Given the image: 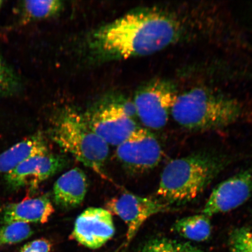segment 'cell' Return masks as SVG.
<instances>
[{"label":"cell","mask_w":252,"mask_h":252,"mask_svg":"<svg viewBox=\"0 0 252 252\" xmlns=\"http://www.w3.org/2000/svg\"><path fill=\"white\" fill-rule=\"evenodd\" d=\"M87 189L86 173L83 170L75 168L66 172L56 181L53 187V199L62 209H73L83 202Z\"/></svg>","instance_id":"13"},{"label":"cell","mask_w":252,"mask_h":252,"mask_svg":"<svg viewBox=\"0 0 252 252\" xmlns=\"http://www.w3.org/2000/svg\"><path fill=\"white\" fill-rule=\"evenodd\" d=\"M51 244L46 239H36L25 244L20 252H50Z\"/></svg>","instance_id":"21"},{"label":"cell","mask_w":252,"mask_h":252,"mask_svg":"<svg viewBox=\"0 0 252 252\" xmlns=\"http://www.w3.org/2000/svg\"><path fill=\"white\" fill-rule=\"evenodd\" d=\"M168 204L151 197L126 193L112 198L106 207L121 218L127 225L126 245L130 244L142 225L156 214L169 210Z\"/></svg>","instance_id":"8"},{"label":"cell","mask_w":252,"mask_h":252,"mask_svg":"<svg viewBox=\"0 0 252 252\" xmlns=\"http://www.w3.org/2000/svg\"><path fill=\"white\" fill-rule=\"evenodd\" d=\"M139 252H203L187 242L168 238H156L147 242Z\"/></svg>","instance_id":"17"},{"label":"cell","mask_w":252,"mask_h":252,"mask_svg":"<svg viewBox=\"0 0 252 252\" xmlns=\"http://www.w3.org/2000/svg\"><path fill=\"white\" fill-rule=\"evenodd\" d=\"M54 212V207L48 197H27L20 202L9 204L3 208L0 221L2 225L12 223H45Z\"/></svg>","instance_id":"12"},{"label":"cell","mask_w":252,"mask_h":252,"mask_svg":"<svg viewBox=\"0 0 252 252\" xmlns=\"http://www.w3.org/2000/svg\"><path fill=\"white\" fill-rule=\"evenodd\" d=\"M48 154V146L42 135L25 138L0 154V174H7L31 158Z\"/></svg>","instance_id":"14"},{"label":"cell","mask_w":252,"mask_h":252,"mask_svg":"<svg viewBox=\"0 0 252 252\" xmlns=\"http://www.w3.org/2000/svg\"><path fill=\"white\" fill-rule=\"evenodd\" d=\"M116 154L119 161L128 171L141 173L159 164L162 151L152 133L146 128L138 127L117 147Z\"/></svg>","instance_id":"7"},{"label":"cell","mask_w":252,"mask_h":252,"mask_svg":"<svg viewBox=\"0 0 252 252\" xmlns=\"http://www.w3.org/2000/svg\"><path fill=\"white\" fill-rule=\"evenodd\" d=\"M84 115L91 128L108 146L118 147L138 128L133 102L122 97L104 99Z\"/></svg>","instance_id":"5"},{"label":"cell","mask_w":252,"mask_h":252,"mask_svg":"<svg viewBox=\"0 0 252 252\" xmlns=\"http://www.w3.org/2000/svg\"><path fill=\"white\" fill-rule=\"evenodd\" d=\"M115 233L112 214L102 208L90 207L77 217L72 235L84 247L96 250L108 242Z\"/></svg>","instance_id":"10"},{"label":"cell","mask_w":252,"mask_h":252,"mask_svg":"<svg viewBox=\"0 0 252 252\" xmlns=\"http://www.w3.org/2000/svg\"><path fill=\"white\" fill-rule=\"evenodd\" d=\"M2 1H0V7H1V6L2 5Z\"/></svg>","instance_id":"22"},{"label":"cell","mask_w":252,"mask_h":252,"mask_svg":"<svg viewBox=\"0 0 252 252\" xmlns=\"http://www.w3.org/2000/svg\"><path fill=\"white\" fill-rule=\"evenodd\" d=\"M31 226L24 223H12L0 226V248L20 243L33 234Z\"/></svg>","instance_id":"18"},{"label":"cell","mask_w":252,"mask_h":252,"mask_svg":"<svg viewBox=\"0 0 252 252\" xmlns=\"http://www.w3.org/2000/svg\"><path fill=\"white\" fill-rule=\"evenodd\" d=\"M65 164L64 158L50 154L33 157L5 175L6 184L12 190L33 189L61 171Z\"/></svg>","instance_id":"11"},{"label":"cell","mask_w":252,"mask_h":252,"mask_svg":"<svg viewBox=\"0 0 252 252\" xmlns=\"http://www.w3.org/2000/svg\"><path fill=\"white\" fill-rule=\"evenodd\" d=\"M24 18L27 22L45 20L61 13L64 8L59 0L25 1L21 5Z\"/></svg>","instance_id":"16"},{"label":"cell","mask_w":252,"mask_h":252,"mask_svg":"<svg viewBox=\"0 0 252 252\" xmlns=\"http://www.w3.org/2000/svg\"><path fill=\"white\" fill-rule=\"evenodd\" d=\"M173 231L189 240L204 242L212 234V223L209 217L201 214L176 220Z\"/></svg>","instance_id":"15"},{"label":"cell","mask_w":252,"mask_h":252,"mask_svg":"<svg viewBox=\"0 0 252 252\" xmlns=\"http://www.w3.org/2000/svg\"><path fill=\"white\" fill-rule=\"evenodd\" d=\"M225 165L224 159L206 153L173 159L163 170L157 194L168 204L187 203L202 193Z\"/></svg>","instance_id":"2"},{"label":"cell","mask_w":252,"mask_h":252,"mask_svg":"<svg viewBox=\"0 0 252 252\" xmlns=\"http://www.w3.org/2000/svg\"><path fill=\"white\" fill-rule=\"evenodd\" d=\"M252 195V169H246L220 183L214 189L202 211L208 217L230 212Z\"/></svg>","instance_id":"9"},{"label":"cell","mask_w":252,"mask_h":252,"mask_svg":"<svg viewBox=\"0 0 252 252\" xmlns=\"http://www.w3.org/2000/svg\"><path fill=\"white\" fill-rule=\"evenodd\" d=\"M231 252H252V229L247 227L235 229L229 236Z\"/></svg>","instance_id":"19"},{"label":"cell","mask_w":252,"mask_h":252,"mask_svg":"<svg viewBox=\"0 0 252 252\" xmlns=\"http://www.w3.org/2000/svg\"><path fill=\"white\" fill-rule=\"evenodd\" d=\"M182 28L173 16L160 9H134L91 32L85 53L97 64L150 56L178 41Z\"/></svg>","instance_id":"1"},{"label":"cell","mask_w":252,"mask_h":252,"mask_svg":"<svg viewBox=\"0 0 252 252\" xmlns=\"http://www.w3.org/2000/svg\"><path fill=\"white\" fill-rule=\"evenodd\" d=\"M52 138L84 165L100 173L108 158L109 146L91 128L84 115L70 106L57 113L53 119Z\"/></svg>","instance_id":"4"},{"label":"cell","mask_w":252,"mask_h":252,"mask_svg":"<svg viewBox=\"0 0 252 252\" xmlns=\"http://www.w3.org/2000/svg\"><path fill=\"white\" fill-rule=\"evenodd\" d=\"M18 80L13 71L0 58V96L14 94L18 88Z\"/></svg>","instance_id":"20"},{"label":"cell","mask_w":252,"mask_h":252,"mask_svg":"<svg viewBox=\"0 0 252 252\" xmlns=\"http://www.w3.org/2000/svg\"><path fill=\"white\" fill-rule=\"evenodd\" d=\"M241 113L237 100L206 88H196L178 94L171 116L182 127L203 130L231 125Z\"/></svg>","instance_id":"3"},{"label":"cell","mask_w":252,"mask_h":252,"mask_svg":"<svg viewBox=\"0 0 252 252\" xmlns=\"http://www.w3.org/2000/svg\"><path fill=\"white\" fill-rule=\"evenodd\" d=\"M178 95L174 85L168 80L158 78L148 82L135 94L133 102L137 117L147 128H163Z\"/></svg>","instance_id":"6"}]
</instances>
